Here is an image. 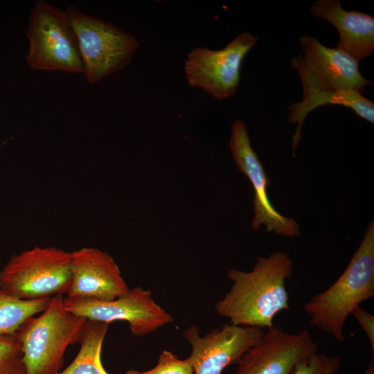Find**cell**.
<instances>
[{"label":"cell","mask_w":374,"mask_h":374,"mask_svg":"<svg viewBox=\"0 0 374 374\" xmlns=\"http://www.w3.org/2000/svg\"><path fill=\"white\" fill-rule=\"evenodd\" d=\"M293 263L286 252L258 257L253 269L228 271L229 290L215 306L216 313L237 326L269 328L274 317L290 310L285 280L292 276Z\"/></svg>","instance_id":"1"},{"label":"cell","mask_w":374,"mask_h":374,"mask_svg":"<svg viewBox=\"0 0 374 374\" xmlns=\"http://www.w3.org/2000/svg\"><path fill=\"white\" fill-rule=\"evenodd\" d=\"M374 296V220L339 278L304 303L310 324L344 341V324L351 311Z\"/></svg>","instance_id":"2"},{"label":"cell","mask_w":374,"mask_h":374,"mask_svg":"<svg viewBox=\"0 0 374 374\" xmlns=\"http://www.w3.org/2000/svg\"><path fill=\"white\" fill-rule=\"evenodd\" d=\"M87 321L66 309L62 294L52 296L45 310L17 332L25 374H57L67 348L78 342Z\"/></svg>","instance_id":"3"},{"label":"cell","mask_w":374,"mask_h":374,"mask_svg":"<svg viewBox=\"0 0 374 374\" xmlns=\"http://www.w3.org/2000/svg\"><path fill=\"white\" fill-rule=\"evenodd\" d=\"M64 10L75 34L83 73L89 83H96L130 64L139 46L132 35L76 6Z\"/></svg>","instance_id":"4"},{"label":"cell","mask_w":374,"mask_h":374,"mask_svg":"<svg viewBox=\"0 0 374 374\" xmlns=\"http://www.w3.org/2000/svg\"><path fill=\"white\" fill-rule=\"evenodd\" d=\"M72 280L71 252L35 247L12 256L0 271V290L21 299L67 294Z\"/></svg>","instance_id":"5"},{"label":"cell","mask_w":374,"mask_h":374,"mask_svg":"<svg viewBox=\"0 0 374 374\" xmlns=\"http://www.w3.org/2000/svg\"><path fill=\"white\" fill-rule=\"evenodd\" d=\"M26 36L29 46L25 60L30 69L83 73L78 40L65 10L37 1L28 18Z\"/></svg>","instance_id":"6"},{"label":"cell","mask_w":374,"mask_h":374,"mask_svg":"<svg viewBox=\"0 0 374 374\" xmlns=\"http://www.w3.org/2000/svg\"><path fill=\"white\" fill-rule=\"evenodd\" d=\"M299 43L302 53L293 57L290 63L299 75L303 93L341 89H353L362 93L373 84L360 73L359 62L344 52L328 47L308 34L299 37Z\"/></svg>","instance_id":"7"},{"label":"cell","mask_w":374,"mask_h":374,"mask_svg":"<svg viewBox=\"0 0 374 374\" xmlns=\"http://www.w3.org/2000/svg\"><path fill=\"white\" fill-rule=\"evenodd\" d=\"M257 42L256 36L246 31L220 50L195 48L187 54L184 62L187 82L214 98H231L238 87L242 62Z\"/></svg>","instance_id":"8"},{"label":"cell","mask_w":374,"mask_h":374,"mask_svg":"<svg viewBox=\"0 0 374 374\" xmlns=\"http://www.w3.org/2000/svg\"><path fill=\"white\" fill-rule=\"evenodd\" d=\"M64 304L68 311L87 320L109 324L127 322L137 337L150 334L173 321L172 316L153 300L151 291L140 287L130 289L113 300L66 296Z\"/></svg>","instance_id":"9"},{"label":"cell","mask_w":374,"mask_h":374,"mask_svg":"<svg viewBox=\"0 0 374 374\" xmlns=\"http://www.w3.org/2000/svg\"><path fill=\"white\" fill-rule=\"evenodd\" d=\"M229 148L238 169L250 180L254 191L251 225L254 231L263 224L268 233L275 232L285 237L299 236V224L292 218L279 213L269 201L267 187L269 179L265 168L251 147L246 123L235 120L231 127Z\"/></svg>","instance_id":"10"},{"label":"cell","mask_w":374,"mask_h":374,"mask_svg":"<svg viewBox=\"0 0 374 374\" xmlns=\"http://www.w3.org/2000/svg\"><path fill=\"white\" fill-rule=\"evenodd\" d=\"M263 333L260 328L230 323L201 336L199 326L190 325L184 337L191 347L187 359L194 374H221L229 365L237 364Z\"/></svg>","instance_id":"11"},{"label":"cell","mask_w":374,"mask_h":374,"mask_svg":"<svg viewBox=\"0 0 374 374\" xmlns=\"http://www.w3.org/2000/svg\"><path fill=\"white\" fill-rule=\"evenodd\" d=\"M317 350L308 330L291 334L273 326L241 357L235 374H290Z\"/></svg>","instance_id":"12"},{"label":"cell","mask_w":374,"mask_h":374,"mask_svg":"<svg viewBox=\"0 0 374 374\" xmlns=\"http://www.w3.org/2000/svg\"><path fill=\"white\" fill-rule=\"evenodd\" d=\"M71 284L67 296L113 300L128 292L114 258L94 247L71 252Z\"/></svg>","instance_id":"13"},{"label":"cell","mask_w":374,"mask_h":374,"mask_svg":"<svg viewBox=\"0 0 374 374\" xmlns=\"http://www.w3.org/2000/svg\"><path fill=\"white\" fill-rule=\"evenodd\" d=\"M311 13L332 24L339 35L336 48L357 62L374 52V18L357 10H346L340 0H317Z\"/></svg>","instance_id":"14"},{"label":"cell","mask_w":374,"mask_h":374,"mask_svg":"<svg viewBox=\"0 0 374 374\" xmlns=\"http://www.w3.org/2000/svg\"><path fill=\"white\" fill-rule=\"evenodd\" d=\"M339 105L353 110L358 116L374 123V103L353 89H341L332 91H309L303 93L301 101L288 106V123L297 125L292 136V147L295 150L301 141V130L304 121L310 112L320 106Z\"/></svg>","instance_id":"15"},{"label":"cell","mask_w":374,"mask_h":374,"mask_svg":"<svg viewBox=\"0 0 374 374\" xmlns=\"http://www.w3.org/2000/svg\"><path fill=\"white\" fill-rule=\"evenodd\" d=\"M109 323L87 320L78 342L79 351L73 361L57 374H109L101 362L103 344Z\"/></svg>","instance_id":"16"},{"label":"cell","mask_w":374,"mask_h":374,"mask_svg":"<svg viewBox=\"0 0 374 374\" xmlns=\"http://www.w3.org/2000/svg\"><path fill=\"white\" fill-rule=\"evenodd\" d=\"M51 299H21L0 290V335L17 333L26 320L45 310Z\"/></svg>","instance_id":"17"},{"label":"cell","mask_w":374,"mask_h":374,"mask_svg":"<svg viewBox=\"0 0 374 374\" xmlns=\"http://www.w3.org/2000/svg\"><path fill=\"white\" fill-rule=\"evenodd\" d=\"M0 374H25L17 333L0 335Z\"/></svg>","instance_id":"18"},{"label":"cell","mask_w":374,"mask_h":374,"mask_svg":"<svg viewBox=\"0 0 374 374\" xmlns=\"http://www.w3.org/2000/svg\"><path fill=\"white\" fill-rule=\"evenodd\" d=\"M341 364L339 355L315 353L296 365L290 374H336Z\"/></svg>","instance_id":"19"},{"label":"cell","mask_w":374,"mask_h":374,"mask_svg":"<svg viewBox=\"0 0 374 374\" xmlns=\"http://www.w3.org/2000/svg\"><path fill=\"white\" fill-rule=\"evenodd\" d=\"M139 374H194L188 359H180L173 353L164 350L158 359L156 366Z\"/></svg>","instance_id":"20"},{"label":"cell","mask_w":374,"mask_h":374,"mask_svg":"<svg viewBox=\"0 0 374 374\" xmlns=\"http://www.w3.org/2000/svg\"><path fill=\"white\" fill-rule=\"evenodd\" d=\"M362 326L366 334L374 355V316L364 310L359 305L355 307L350 312Z\"/></svg>","instance_id":"21"},{"label":"cell","mask_w":374,"mask_h":374,"mask_svg":"<svg viewBox=\"0 0 374 374\" xmlns=\"http://www.w3.org/2000/svg\"><path fill=\"white\" fill-rule=\"evenodd\" d=\"M364 374H374V357L373 356L372 362L370 363L366 370L364 371Z\"/></svg>","instance_id":"22"},{"label":"cell","mask_w":374,"mask_h":374,"mask_svg":"<svg viewBox=\"0 0 374 374\" xmlns=\"http://www.w3.org/2000/svg\"><path fill=\"white\" fill-rule=\"evenodd\" d=\"M125 374H139V371L134 369L128 370Z\"/></svg>","instance_id":"23"}]
</instances>
